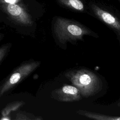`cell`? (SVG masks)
Instances as JSON below:
<instances>
[{"instance_id":"cell-10","label":"cell","mask_w":120,"mask_h":120,"mask_svg":"<svg viewBox=\"0 0 120 120\" xmlns=\"http://www.w3.org/2000/svg\"><path fill=\"white\" fill-rule=\"evenodd\" d=\"M10 46L11 44H8L0 47V62L2 60L8 52Z\"/></svg>"},{"instance_id":"cell-2","label":"cell","mask_w":120,"mask_h":120,"mask_svg":"<svg viewBox=\"0 0 120 120\" xmlns=\"http://www.w3.org/2000/svg\"><path fill=\"white\" fill-rule=\"evenodd\" d=\"M53 32L56 40L62 45L82 40L84 36L90 35L92 33L82 25L61 17L56 18Z\"/></svg>"},{"instance_id":"cell-11","label":"cell","mask_w":120,"mask_h":120,"mask_svg":"<svg viewBox=\"0 0 120 120\" xmlns=\"http://www.w3.org/2000/svg\"><path fill=\"white\" fill-rule=\"evenodd\" d=\"M30 114L22 112H19L16 113L15 120H32L31 118L29 117Z\"/></svg>"},{"instance_id":"cell-6","label":"cell","mask_w":120,"mask_h":120,"mask_svg":"<svg viewBox=\"0 0 120 120\" xmlns=\"http://www.w3.org/2000/svg\"><path fill=\"white\" fill-rule=\"evenodd\" d=\"M91 8L95 15L99 19L114 30L118 35L120 34V22L116 17L95 4H92Z\"/></svg>"},{"instance_id":"cell-8","label":"cell","mask_w":120,"mask_h":120,"mask_svg":"<svg viewBox=\"0 0 120 120\" xmlns=\"http://www.w3.org/2000/svg\"><path fill=\"white\" fill-rule=\"evenodd\" d=\"M24 104H25V103L22 101H16L10 103L1 111V113L2 116L9 115L11 112L17 110Z\"/></svg>"},{"instance_id":"cell-1","label":"cell","mask_w":120,"mask_h":120,"mask_svg":"<svg viewBox=\"0 0 120 120\" xmlns=\"http://www.w3.org/2000/svg\"><path fill=\"white\" fill-rule=\"evenodd\" d=\"M65 76L80 91L85 98L99 93L103 87L101 79L96 73L86 68L73 69L67 72Z\"/></svg>"},{"instance_id":"cell-9","label":"cell","mask_w":120,"mask_h":120,"mask_svg":"<svg viewBox=\"0 0 120 120\" xmlns=\"http://www.w3.org/2000/svg\"><path fill=\"white\" fill-rule=\"evenodd\" d=\"M61 4L77 11H83L84 5L80 0H59Z\"/></svg>"},{"instance_id":"cell-3","label":"cell","mask_w":120,"mask_h":120,"mask_svg":"<svg viewBox=\"0 0 120 120\" xmlns=\"http://www.w3.org/2000/svg\"><path fill=\"white\" fill-rule=\"evenodd\" d=\"M40 64V62L38 61L31 60L20 65L0 86V97L29 75L39 67Z\"/></svg>"},{"instance_id":"cell-7","label":"cell","mask_w":120,"mask_h":120,"mask_svg":"<svg viewBox=\"0 0 120 120\" xmlns=\"http://www.w3.org/2000/svg\"><path fill=\"white\" fill-rule=\"evenodd\" d=\"M76 113L87 118L97 120H119L120 119V118L119 117L108 116L84 110H79L76 112Z\"/></svg>"},{"instance_id":"cell-13","label":"cell","mask_w":120,"mask_h":120,"mask_svg":"<svg viewBox=\"0 0 120 120\" xmlns=\"http://www.w3.org/2000/svg\"><path fill=\"white\" fill-rule=\"evenodd\" d=\"M2 36H3V35L1 34H0V40L2 38Z\"/></svg>"},{"instance_id":"cell-4","label":"cell","mask_w":120,"mask_h":120,"mask_svg":"<svg viewBox=\"0 0 120 120\" xmlns=\"http://www.w3.org/2000/svg\"><path fill=\"white\" fill-rule=\"evenodd\" d=\"M19 0H0V7L2 10L13 21L24 26H30L33 21L30 15L21 6Z\"/></svg>"},{"instance_id":"cell-12","label":"cell","mask_w":120,"mask_h":120,"mask_svg":"<svg viewBox=\"0 0 120 120\" xmlns=\"http://www.w3.org/2000/svg\"><path fill=\"white\" fill-rule=\"evenodd\" d=\"M0 120H10L11 118H10V116H2L1 118H0Z\"/></svg>"},{"instance_id":"cell-5","label":"cell","mask_w":120,"mask_h":120,"mask_svg":"<svg viewBox=\"0 0 120 120\" xmlns=\"http://www.w3.org/2000/svg\"><path fill=\"white\" fill-rule=\"evenodd\" d=\"M52 98L60 102H73L82 98L79 90L75 86L65 85L55 89L51 93Z\"/></svg>"}]
</instances>
